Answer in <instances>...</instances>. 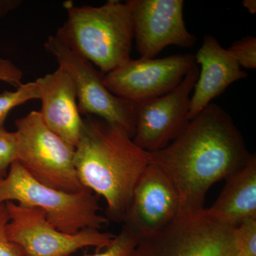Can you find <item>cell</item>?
I'll list each match as a JSON object with an SVG mask.
<instances>
[{"instance_id":"22","label":"cell","mask_w":256,"mask_h":256,"mask_svg":"<svg viewBox=\"0 0 256 256\" xmlns=\"http://www.w3.org/2000/svg\"><path fill=\"white\" fill-rule=\"evenodd\" d=\"M23 72L9 60L0 58V80L15 88L22 84Z\"/></svg>"},{"instance_id":"9","label":"cell","mask_w":256,"mask_h":256,"mask_svg":"<svg viewBox=\"0 0 256 256\" xmlns=\"http://www.w3.org/2000/svg\"><path fill=\"white\" fill-rule=\"evenodd\" d=\"M200 74L194 66L181 84L160 97L137 102L133 142L148 152L164 149L188 127L190 95Z\"/></svg>"},{"instance_id":"1","label":"cell","mask_w":256,"mask_h":256,"mask_svg":"<svg viewBox=\"0 0 256 256\" xmlns=\"http://www.w3.org/2000/svg\"><path fill=\"white\" fill-rule=\"evenodd\" d=\"M252 154L232 117L210 102L169 146L149 152V162L171 178L183 215L204 208L212 185L242 168Z\"/></svg>"},{"instance_id":"18","label":"cell","mask_w":256,"mask_h":256,"mask_svg":"<svg viewBox=\"0 0 256 256\" xmlns=\"http://www.w3.org/2000/svg\"><path fill=\"white\" fill-rule=\"evenodd\" d=\"M18 143L15 132L0 128V178L8 174L10 166L18 161Z\"/></svg>"},{"instance_id":"12","label":"cell","mask_w":256,"mask_h":256,"mask_svg":"<svg viewBox=\"0 0 256 256\" xmlns=\"http://www.w3.org/2000/svg\"><path fill=\"white\" fill-rule=\"evenodd\" d=\"M180 216V198L171 178L150 162L134 186L124 226L138 237L158 233Z\"/></svg>"},{"instance_id":"14","label":"cell","mask_w":256,"mask_h":256,"mask_svg":"<svg viewBox=\"0 0 256 256\" xmlns=\"http://www.w3.org/2000/svg\"><path fill=\"white\" fill-rule=\"evenodd\" d=\"M197 65L201 66L194 94L190 98V120L202 112L215 98L222 95L233 82L246 78L247 73L222 47L214 36L206 35L194 55Z\"/></svg>"},{"instance_id":"19","label":"cell","mask_w":256,"mask_h":256,"mask_svg":"<svg viewBox=\"0 0 256 256\" xmlns=\"http://www.w3.org/2000/svg\"><path fill=\"white\" fill-rule=\"evenodd\" d=\"M236 256H256V220H248L235 229Z\"/></svg>"},{"instance_id":"5","label":"cell","mask_w":256,"mask_h":256,"mask_svg":"<svg viewBox=\"0 0 256 256\" xmlns=\"http://www.w3.org/2000/svg\"><path fill=\"white\" fill-rule=\"evenodd\" d=\"M18 162L40 183L60 191L82 190L74 165L75 148L54 132L40 111H32L15 121Z\"/></svg>"},{"instance_id":"8","label":"cell","mask_w":256,"mask_h":256,"mask_svg":"<svg viewBox=\"0 0 256 256\" xmlns=\"http://www.w3.org/2000/svg\"><path fill=\"white\" fill-rule=\"evenodd\" d=\"M6 206L10 214L6 234L22 256H70L86 247L100 250L108 247L114 237L96 228L74 234L64 233L48 222L40 208L13 202H6Z\"/></svg>"},{"instance_id":"24","label":"cell","mask_w":256,"mask_h":256,"mask_svg":"<svg viewBox=\"0 0 256 256\" xmlns=\"http://www.w3.org/2000/svg\"><path fill=\"white\" fill-rule=\"evenodd\" d=\"M244 8L250 13L254 14L256 12V0H244L242 2Z\"/></svg>"},{"instance_id":"16","label":"cell","mask_w":256,"mask_h":256,"mask_svg":"<svg viewBox=\"0 0 256 256\" xmlns=\"http://www.w3.org/2000/svg\"><path fill=\"white\" fill-rule=\"evenodd\" d=\"M40 99L36 80L22 84L14 92H4L0 94V128L4 127L5 120L10 111L14 108L28 102Z\"/></svg>"},{"instance_id":"20","label":"cell","mask_w":256,"mask_h":256,"mask_svg":"<svg viewBox=\"0 0 256 256\" xmlns=\"http://www.w3.org/2000/svg\"><path fill=\"white\" fill-rule=\"evenodd\" d=\"M227 50L240 67L248 69L256 68V37L246 36L234 42Z\"/></svg>"},{"instance_id":"15","label":"cell","mask_w":256,"mask_h":256,"mask_svg":"<svg viewBox=\"0 0 256 256\" xmlns=\"http://www.w3.org/2000/svg\"><path fill=\"white\" fill-rule=\"evenodd\" d=\"M225 186L206 212L216 220L236 228L248 220H256V156L225 178Z\"/></svg>"},{"instance_id":"3","label":"cell","mask_w":256,"mask_h":256,"mask_svg":"<svg viewBox=\"0 0 256 256\" xmlns=\"http://www.w3.org/2000/svg\"><path fill=\"white\" fill-rule=\"evenodd\" d=\"M67 20L56 36L102 74L131 60L134 26L126 2L108 0L100 6L64 2Z\"/></svg>"},{"instance_id":"10","label":"cell","mask_w":256,"mask_h":256,"mask_svg":"<svg viewBox=\"0 0 256 256\" xmlns=\"http://www.w3.org/2000/svg\"><path fill=\"white\" fill-rule=\"evenodd\" d=\"M196 64L194 55L192 54L130 60L105 74L104 82L107 88L118 97L141 102L172 92Z\"/></svg>"},{"instance_id":"2","label":"cell","mask_w":256,"mask_h":256,"mask_svg":"<svg viewBox=\"0 0 256 256\" xmlns=\"http://www.w3.org/2000/svg\"><path fill=\"white\" fill-rule=\"evenodd\" d=\"M149 152L133 142L124 129L95 116L82 118L74 165L82 188L101 196L108 216L122 222L133 190L146 166Z\"/></svg>"},{"instance_id":"23","label":"cell","mask_w":256,"mask_h":256,"mask_svg":"<svg viewBox=\"0 0 256 256\" xmlns=\"http://www.w3.org/2000/svg\"><path fill=\"white\" fill-rule=\"evenodd\" d=\"M18 4V1L0 0V14H4L10 10L14 9Z\"/></svg>"},{"instance_id":"7","label":"cell","mask_w":256,"mask_h":256,"mask_svg":"<svg viewBox=\"0 0 256 256\" xmlns=\"http://www.w3.org/2000/svg\"><path fill=\"white\" fill-rule=\"evenodd\" d=\"M44 48L73 80L80 114L95 116L124 129L133 138L137 102L118 97L106 86L104 74L70 50L56 35L48 36Z\"/></svg>"},{"instance_id":"4","label":"cell","mask_w":256,"mask_h":256,"mask_svg":"<svg viewBox=\"0 0 256 256\" xmlns=\"http://www.w3.org/2000/svg\"><path fill=\"white\" fill-rule=\"evenodd\" d=\"M97 197L86 188L68 193L46 186L32 178L18 161L0 178V204L13 202L40 208L52 226L66 234L100 229L108 223L100 214Z\"/></svg>"},{"instance_id":"11","label":"cell","mask_w":256,"mask_h":256,"mask_svg":"<svg viewBox=\"0 0 256 256\" xmlns=\"http://www.w3.org/2000/svg\"><path fill=\"white\" fill-rule=\"evenodd\" d=\"M140 58H154L165 47L192 48L196 36L184 18L183 0H128Z\"/></svg>"},{"instance_id":"13","label":"cell","mask_w":256,"mask_h":256,"mask_svg":"<svg viewBox=\"0 0 256 256\" xmlns=\"http://www.w3.org/2000/svg\"><path fill=\"white\" fill-rule=\"evenodd\" d=\"M36 80L42 119L57 136L76 148L82 133V118L73 80L60 67Z\"/></svg>"},{"instance_id":"6","label":"cell","mask_w":256,"mask_h":256,"mask_svg":"<svg viewBox=\"0 0 256 256\" xmlns=\"http://www.w3.org/2000/svg\"><path fill=\"white\" fill-rule=\"evenodd\" d=\"M235 229L204 208L180 215L161 232L140 238L136 256H236Z\"/></svg>"},{"instance_id":"21","label":"cell","mask_w":256,"mask_h":256,"mask_svg":"<svg viewBox=\"0 0 256 256\" xmlns=\"http://www.w3.org/2000/svg\"><path fill=\"white\" fill-rule=\"evenodd\" d=\"M9 222L6 203L0 204V256H22L18 246L8 238L6 226Z\"/></svg>"},{"instance_id":"17","label":"cell","mask_w":256,"mask_h":256,"mask_svg":"<svg viewBox=\"0 0 256 256\" xmlns=\"http://www.w3.org/2000/svg\"><path fill=\"white\" fill-rule=\"evenodd\" d=\"M138 242V237L127 227L124 226L104 252L84 256H136Z\"/></svg>"}]
</instances>
